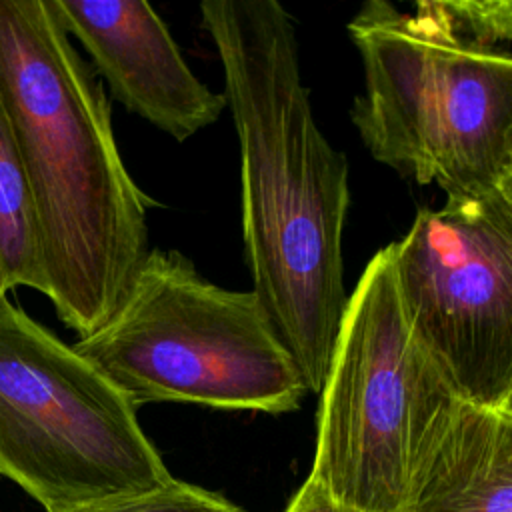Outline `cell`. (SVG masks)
I'll use <instances>...</instances> for the list:
<instances>
[{
	"instance_id": "cell-8",
	"label": "cell",
	"mask_w": 512,
	"mask_h": 512,
	"mask_svg": "<svg viewBox=\"0 0 512 512\" xmlns=\"http://www.w3.org/2000/svg\"><path fill=\"white\" fill-rule=\"evenodd\" d=\"M70 38L86 50L112 98L176 140L218 120L214 94L188 68L164 20L144 0H54Z\"/></svg>"
},
{
	"instance_id": "cell-15",
	"label": "cell",
	"mask_w": 512,
	"mask_h": 512,
	"mask_svg": "<svg viewBox=\"0 0 512 512\" xmlns=\"http://www.w3.org/2000/svg\"><path fill=\"white\" fill-rule=\"evenodd\" d=\"M2 298H6V292H4V288H2V284H0V300Z\"/></svg>"
},
{
	"instance_id": "cell-5",
	"label": "cell",
	"mask_w": 512,
	"mask_h": 512,
	"mask_svg": "<svg viewBox=\"0 0 512 512\" xmlns=\"http://www.w3.org/2000/svg\"><path fill=\"white\" fill-rule=\"evenodd\" d=\"M460 402L406 324L388 244L346 300L308 478L364 512H402L418 462Z\"/></svg>"
},
{
	"instance_id": "cell-10",
	"label": "cell",
	"mask_w": 512,
	"mask_h": 512,
	"mask_svg": "<svg viewBox=\"0 0 512 512\" xmlns=\"http://www.w3.org/2000/svg\"><path fill=\"white\" fill-rule=\"evenodd\" d=\"M0 284L46 296L48 280L32 194L10 116L0 100Z\"/></svg>"
},
{
	"instance_id": "cell-6",
	"label": "cell",
	"mask_w": 512,
	"mask_h": 512,
	"mask_svg": "<svg viewBox=\"0 0 512 512\" xmlns=\"http://www.w3.org/2000/svg\"><path fill=\"white\" fill-rule=\"evenodd\" d=\"M136 410L74 346L0 300V474L46 512L174 478Z\"/></svg>"
},
{
	"instance_id": "cell-9",
	"label": "cell",
	"mask_w": 512,
	"mask_h": 512,
	"mask_svg": "<svg viewBox=\"0 0 512 512\" xmlns=\"http://www.w3.org/2000/svg\"><path fill=\"white\" fill-rule=\"evenodd\" d=\"M402 512H512V420L460 402L418 462Z\"/></svg>"
},
{
	"instance_id": "cell-3",
	"label": "cell",
	"mask_w": 512,
	"mask_h": 512,
	"mask_svg": "<svg viewBox=\"0 0 512 512\" xmlns=\"http://www.w3.org/2000/svg\"><path fill=\"white\" fill-rule=\"evenodd\" d=\"M416 10L372 0L348 24L364 64L352 120L378 162L446 198L498 190L512 160V54Z\"/></svg>"
},
{
	"instance_id": "cell-14",
	"label": "cell",
	"mask_w": 512,
	"mask_h": 512,
	"mask_svg": "<svg viewBox=\"0 0 512 512\" xmlns=\"http://www.w3.org/2000/svg\"><path fill=\"white\" fill-rule=\"evenodd\" d=\"M498 412H500L502 416H506V418H510V420H512V388H510V392L506 394V398L502 400V404H500Z\"/></svg>"
},
{
	"instance_id": "cell-11",
	"label": "cell",
	"mask_w": 512,
	"mask_h": 512,
	"mask_svg": "<svg viewBox=\"0 0 512 512\" xmlns=\"http://www.w3.org/2000/svg\"><path fill=\"white\" fill-rule=\"evenodd\" d=\"M58 512H244L224 496L172 478L168 484Z\"/></svg>"
},
{
	"instance_id": "cell-13",
	"label": "cell",
	"mask_w": 512,
	"mask_h": 512,
	"mask_svg": "<svg viewBox=\"0 0 512 512\" xmlns=\"http://www.w3.org/2000/svg\"><path fill=\"white\" fill-rule=\"evenodd\" d=\"M498 190L512 202V160H510V166H508V170H506V174H504V178H502Z\"/></svg>"
},
{
	"instance_id": "cell-2",
	"label": "cell",
	"mask_w": 512,
	"mask_h": 512,
	"mask_svg": "<svg viewBox=\"0 0 512 512\" xmlns=\"http://www.w3.org/2000/svg\"><path fill=\"white\" fill-rule=\"evenodd\" d=\"M0 100L34 202L46 296L86 338L120 308L150 252L152 200L124 166L104 86L54 0H0Z\"/></svg>"
},
{
	"instance_id": "cell-7",
	"label": "cell",
	"mask_w": 512,
	"mask_h": 512,
	"mask_svg": "<svg viewBox=\"0 0 512 512\" xmlns=\"http://www.w3.org/2000/svg\"><path fill=\"white\" fill-rule=\"evenodd\" d=\"M390 246L412 336L462 402L498 410L512 388V202L446 198Z\"/></svg>"
},
{
	"instance_id": "cell-4",
	"label": "cell",
	"mask_w": 512,
	"mask_h": 512,
	"mask_svg": "<svg viewBox=\"0 0 512 512\" xmlns=\"http://www.w3.org/2000/svg\"><path fill=\"white\" fill-rule=\"evenodd\" d=\"M138 408L186 402L292 412L306 388L254 290L216 286L152 248L112 318L72 344Z\"/></svg>"
},
{
	"instance_id": "cell-1",
	"label": "cell",
	"mask_w": 512,
	"mask_h": 512,
	"mask_svg": "<svg viewBox=\"0 0 512 512\" xmlns=\"http://www.w3.org/2000/svg\"><path fill=\"white\" fill-rule=\"evenodd\" d=\"M200 14L240 142L252 290L306 392L320 394L348 300L346 158L314 120L296 32L276 0H204Z\"/></svg>"
},
{
	"instance_id": "cell-12",
	"label": "cell",
	"mask_w": 512,
	"mask_h": 512,
	"mask_svg": "<svg viewBox=\"0 0 512 512\" xmlns=\"http://www.w3.org/2000/svg\"><path fill=\"white\" fill-rule=\"evenodd\" d=\"M284 512H364V510L350 506L346 502H340L318 482H314L312 478H306V482L292 496Z\"/></svg>"
}]
</instances>
